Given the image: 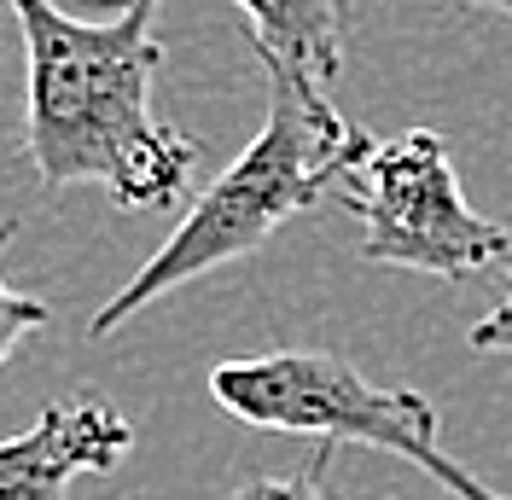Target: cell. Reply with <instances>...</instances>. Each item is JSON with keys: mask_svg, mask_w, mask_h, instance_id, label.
I'll return each instance as SVG.
<instances>
[{"mask_svg": "<svg viewBox=\"0 0 512 500\" xmlns=\"http://www.w3.org/2000/svg\"><path fill=\"white\" fill-rule=\"evenodd\" d=\"M24 35V152L35 181L99 187L117 210H163L187 187L198 140L152 111L158 0H105L76 18L59 0H6Z\"/></svg>", "mask_w": 512, "mask_h": 500, "instance_id": "6da1fadb", "label": "cell"}, {"mask_svg": "<svg viewBox=\"0 0 512 500\" xmlns=\"http://www.w3.org/2000/svg\"><path fill=\"white\" fill-rule=\"evenodd\" d=\"M268 94L274 99H268V117L256 128V140L227 163L210 187L198 192V204L181 216V227L88 320L94 338H111L123 320H134L146 303H158L163 291L192 285L198 274L227 268V262L262 250L291 216L315 210L320 198L350 175V163L361 157V146L373 140L367 128L344 123L332 111L326 88L303 82V76L268 70Z\"/></svg>", "mask_w": 512, "mask_h": 500, "instance_id": "7a4b0ae2", "label": "cell"}, {"mask_svg": "<svg viewBox=\"0 0 512 500\" xmlns=\"http://www.w3.org/2000/svg\"><path fill=\"white\" fill-rule=\"evenodd\" d=\"M210 396L256 431H291L320 442H361L425 471L454 500H507L443 448V413L408 384H373L332 349H280L251 361H222Z\"/></svg>", "mask_w": 512, "mask_h": 500, "instance_id": "3957f363", "label": "cell"}, {"mask_svg": "<svg viewBox=\"0 0 512 500\" xmlns=\"http://www.w3.org/2000/svg\"><path fill=\"white\" fill-rule=\"evenodd\" d=\"M361 227V256L384 268H408L431 280H472L501 262L512 227L478 216L460 192L448 146L431 128L367 140L350 175L332 187Z\"/></svg>", "mask_w": 512, "mask_h": 500, "instance_id": "277c9868", "label": "cell"}, {"mask_svg": "<svg viewBox=\"0 0 512 500\" xmlns=\"http://www.w3.org/2000/svg\"><path fill=\"white\" fill-rule=\"evenodd\" d=\"M134 448V425L105 402H53L24 437L0 442V500H70L76 477H105Z\"/></svg>", "mask_w": 512, "mask_h": 500, "instance_id": "5b68a950", "label": "cell"}, {"mask_svg": "<svg viewBox=\"0 0 512 500\" xmlns=\"http://www.w3.org/2000/svg\"><path fill=\"white\" fill-rule=\"evenodd\" d=\"M251 24L262 70H286L303 82H338L344 70V12L338 0H233Z\"/></svg>", "mask_w": 512, "mask_h": 500, "instance_id": "8992f818", "label": "cell"}, {"mask_svg": "<svg viewBox=\"0 0 512 500\" xmlns=\"http://www.w3.org/2000/svg\"><path fill=\"white\" fill-rule=\"evenodd\" d=\"M18 233V221H0V250H6V239ZM53 320V309L41 303V297H30V291H18V285L0 280V367H6V355L24 344L30 332H41Z\"/></svg>", "mask_w": 512, "mask_h": 500, "instance_id": "52a82bcc", "label": "cell"}, {"mask_svg": "<svg viewBox=\"0 0 512 500\" xmlns=\"http://www.w3.org/2000/svg\"><path fill=\"white\" fill-rule=\"evenodd\" d=\"M326 460H332V442H320L315 460L297 471V477H262V483H245V489H233L227 500H332V495H326V483H320Z\"/></svg>", "mask_w": 512, "mask_h": 500, "instance_id": "ba28073f", "label": "cell"}, {"mask_svg": "<svg viewBox=\"0 0 512 500\" xmlns=\"http://www.w3.org/2000/svg\"><path fill=\"white\" fill-rule=\"evenodd\" d=\"M501 268H507V280H512V245L501 250ZM466 344L478 349V355H512V291L466 332Z\"/></svg>", "mask_w": 512, "mask_h": 500, "instance_id": "9c48e42d", "label": "cell"}, {"mask_svg": "<svg viewBox=\"0 0 512 500\" xmlns=\"http://www.w3.org/2000/svg\"><path fill=\"white\" fill-rule=\"evenodd\" d=\"M460 6H478V12H501V18H512V0H460Z\"/></svg>", "mask_w": 512, "mask_h": 500, "instance_id": "30bf717a", "label": "cell"}]
</instances>
